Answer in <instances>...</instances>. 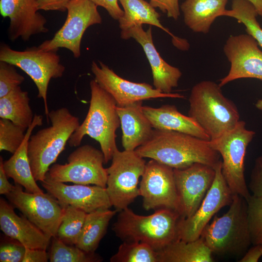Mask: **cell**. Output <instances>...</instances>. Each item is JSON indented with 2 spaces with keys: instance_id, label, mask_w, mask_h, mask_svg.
Masks as SVG:
<instances>
[{
  "instance_id": "obj_21",
  "label": "cell",
  "mask_w": 262,
  "mask_h": 262,
  "mask_svg": "<svg viewBox=\"0 0 262 262\" xmlns=\"http://www.w3.org/2000/svg\"><path fill=\"white\" fill-rule=\"evenodd\" d=\"M0 227L6 236L25 247L46 250L49 244L50 237L23 214L17 215L14 207L2 198L0 199Z\"/></svg>"
},
{
  "instance_id": "obj_34",
  "label": "cell",
  "mask_w": 262,
  "mask_h": 262,
  "mask_svg": "<svg viewBox=\"0 0 262 262\" xmlns=\"http://www.w3.org/2000/svg\"><path fill=\"white\" fill-rule=\"evenodd\" d=\"M27 130L9 119L0 118V151L14 153L23 142Z\"/></svg>"
},
{
  "instance_id": "obj_38",
  "label": "cell",
  "mask_w": 262,
  "mask_h": 262,
  "mask_svg": "<svg viewBox=\"0 0 262 262\" xmlns=\"http://www.w3.org/2000/svg\"><path fill=\"white\" fill-rule=\"evenodd\" d=\"M249 188L253 195L262 197V156L255 161L251 174Z\"/></svg>"
},
{
  "instance_id": "obj_5",
  "label": "cell",
  "mask_w": 262,
  "mask_h": 262,
  "mask_svg": "<svg viewBox=\"0 0 262 262\" xmlns=\"http://www.w3.org/2000/svg\"><path fill=\"white\" fill-rule=\"evenodd\" d=\"M51 125L31 135L28 153L35 180L42 181L50 165L65 149L66 144L80 125L78 117L66 107L50 111L48 119Z\"/></svg>"
},
{
  "instance_id": "obj_39",
  "label": "cell",
  "mask_w": 262,
  "mask_h": 262,
  "mask_svg": "<svg viewBox=\"0 0 262 262\" xmlns=\"http://www.w3.org/2000/svg\"><path fill=\"white\" fill-rule=\"evenodd\" d=\"M179 0H149V3L154 8H158L169 18L177 20L180 16Z\"/></svg>"
},
{
  "instance_id": "obj_16",
  "label": "cell",
  "mask_w": 262,
  "mask_h": 262,
  "mask_svg": "<svg viewBox=\"0 0 262 262\" xmlns=\"http://www.w3.org/2000/svg\"><path fill=\"white\" fill-rule=\"evenodd\" d=\"M178 197L179 213L182 218L191 216L199 207L215 176L213 167L200 163L183 168H174Z\"/></svg>"
},
{
  "instance_id": "obj_24",
  "label": "cell",
  "mask_w": 262,
  "mask_h": 262,
  "mask_svg": "<svg viewBox=\"0 0 262 262\" xmlns=\"http://www.w3.org/2000/svg\"><path fill=\"white\" fill-rule=\"evenodd\" d=\"M42 124V115H35L20 147L9 159L3 162L7 177L12 178L15 183L23 187L26 192L32 193L43 192L33 176L28 153V143L32 133L36 126H41Z\"/></svg>"
},
{
  "instance_id": "obj_25",
  "label": "cell",
  "mask_w": 262,
  "mask_h": 262,
  "mask_svg": "<svg viewBox=\"0 0 262 262\" xmlns=\"http://www.w3.org/2000/svg\"><path fill=\"white\" fill-rule=\"evenodd\" d=\"M228 0H185L180 6L184 22L196 33L206 34L215 19L222 16Z\"/></svg>"
},
{
  "instance_id": "obj_8",
  "label": "cell",
  "mask_w": 262,
  "mask_h": 262,
  "mask_svg": "<svg viewBox=\"0 0 262 262\" xmlns=\"http://www.w3.org/2000/svg\"><path fill=\"white\" fill-rule=\"evenodd\" d=\"M255 134L240 120L232 129L209 141L210 147L222 159V173L232 194L239 195L246 201L251 195L245 180V158L247 147Z\"/></svg>"
},
{
  "instance_id": "obj_9",
  "label": "cell",
  "mask_w": 262,
  "mask_h": 262,
  "mask_svg": "<svg viewBox=\"0 0 262 262\" xmlns=\"http://www.w3.org/2000/svg\"><path fill=\"white\" fill-rule=\"evenodd\" d=\"M107 168L106 191L112 206L117 211L128 207L140 196L139 180L145 171L146 163L135 150L114 152Z\"/></svg>"
},
{
  "instance_id": "obj_41",
  "label": "cell",
  "mask_w": 262,
  "mask_h": 262,
  "mask_svg": "<svg viewBox=\"0 0 262 262\" xmlns=\"http://www.w3.org/2000/svg\"><path fill=\"white\" fill-rule=\"evenodd\" d=\"M71 0H37L39 10L65 12Z\"/></svg>"
},
{
  "instance_id": "obj_28",
  "label": "cell",
  "mask_w": 262,
  "mask_h": 262,
  "mask_svg": "<svg viewBox=\"0 0 262 262\" xmlns=\"http://www.w3.org/2000/svg\"><path fill=\"white\" fill-rule=\"evenodd\" d=\"M118 212L99 209L86 214L76 246L89 253H95L107 229L110 221Z\"/></svg>"
},
{
  "instance_id": "obj_15",
  "label": "cell",
  "mask_w": 262,
  "mask_h": 262,
  "mask_svg": "<svg viewBox=\"0 0 262 262\" xmlns=\"http://www.w3.org/2000/svg\"><path fill=\"white\" fill-rule=\"evenodd\" d=\"M99 65L95 61L91 64V70L95 81L115 100L117 106H123L138 101L152 98H183L179 93H164L150 84L132 82L118 75L113 69L101 61Z\"/></svg>"
},
{
  "instance_id": "obj_3",
  "label": "cell",
  "mask_w": 262,
  "mask_h": 262,
  "mask_svg": "<svg viewBox=\"0 0 262 262\" xmlns=\"http://www.w3.org/2000/svg\"><path fill=\"white\" fill-rule=\"evenodd\" d=\"M215 82L202 81L194 85L189 98L188 115L208 134L216 139L232 129L240 120L237 107Z\"/></svg>"
},
{
  "instance_id": "obj_43",
  "label": "cell",
  "mask_w": 262,
  "mask_h": 262,
  "mask_svg": "<svg viewBox=\"0 0 262 262\" xmlns=\"http://www.w3.org/2000/svg\"><path fill=\"white\" fill-rule=\"evenodd\" d=\"M262 256V249L259 244L253 245L240 260V262H257Z\"/></svg>"
},
{
  "instance_id": "obj_40",
  "label": "cell",
  "mask_w": 262,
  "mask_h": 262,
  "mask_svg": "<svg viewBox=\"0 0 262 262\" xmlns=\"http://www.w3.org/2000/svg\"><path fill=\"white\" fill-rule=\"evenodd\" d=\"M98 6L104 8L113 19L118 20L124 14L118 4V0H89Z\"/></svg>"
},
{
  "instance_id": "obj_33",
  "label": "cell",
  "mask_w": 262,
  "mask_h": 262,
  "mask_svg": "<svg viewBox=\"0 0 262 262\" xmlns=\"http://www.w3.org/2000/svg\"><path fill=\"white\" fill-rule=\"evenodd\" d=\"M111 262H158V252L147 244L123 242Z\"/></svg>"
},
{
  "instance_id": "obj_42",
  "label": "cell",
  "mask_w": 262,
  "mask_h": 262,
  "mask_svg": "<svg viewBox=\"0 0 262 262\" xmlns=\"http://www.w3.org/2000/svg\"><path fill=\"white\" fill-rule=\"evenodd\" d=\"M49 255L45 249L26 247L22 262H47Z\"/></svg>"
},
{
  "instance_id": "obj_46",
  "label": "cell",
  "mask_w": 262,
  "mask_h": 262,
  "mask_svg": "<svg viewBox=\"0 0 262 262\" xmlns=\"http://www.w3.org/2000/svg\"><path fill=\"white\" fill-rule=\"evenodd\" d=\"M256 107L262 111V99H259L255 104Z\"/></svg>"
},
{
  "instance_id": "obj_6",
  "label": "cell",
  "mask_w": 262,
  "mask_h": 262,
  "mask_svg": "<svg viewBox=\"0 0 262 262\" xmlns=\"http://www.w3.org/2000/svg\"><path fill=\"white\" fill-rule=\"evenodd\" d=\"M229 210L215 216L203 230L201 237L213 253L219 255L245 254L252 244L247 215V203L233 195Z\"/></svg>"
},
{
  "instance_id": "obj_44",
  "label": "cell",
  "mask_w": 262,
  "mask_h": 262,
  "mask_svg": "<svg viewBox=\"0 0 262 262\" xmlns=\"http://www.w3.org/2000/svg\"><path fill=\"white\" fill-rule=\"evenodd\" d=\"M3 159L0 157V194L7 195L12 192L15 187V185L11 184L7 179V177L4 172L3 167Z\"/></svg>"
},
{
  "instance_id": "obj_14",
  "label": "cell",
  "mask_w": 262,
  "mask_h": 262,
  "mask_svg": "<svg viewBox=\"0 0 262 262\" xmlns=\"http://www.w3.org/2000/svg\"><path fill=\"white\" fill-rule=\"evenodd\" d=\"M141 177L140 196L146 210L167 208L179 213L174 168L151 159L146 163Z\"/></svg>"
},
{
  "instance_id": "obj_31",
  "label": "cell",
  "mask_w": 262,
  "mask_h": 262,
  "mask_svg": "<svg viewBox=\"0 0 262 262\" xmlns=\"http://www.w3.org/2000/svg\"><path fill=\"white\" fill-rule=\"evenodd\" d=\"M86 214L70 205L64 207L56 236L67 245L75 246Z\"/></svg>"
},
{
  "instance_id": "obj_1",
  "label": "cell",
  "mask_w": 262,
  "mask_h": 262,
  "mask_svg": "<svg viewBox=\"0 0 262 262\" xmlns=\"http://www.w3.org/2000/svg\"><path fill=\"white\" fill-rule=\"evenodd\" d=\"M205 140L185 133L154 129L150 139L135 151L141 157L156 160L173 168L200 163L215 169L219 153Z\"/></svg>"
},
{
  "instance_id": "obj_10",
  "label": "cell",
  "mask_w": 262,
  "mask_h": 262,
  "mask_svg": "<svg viewBox=\"0 0 262 262\" xmlns=\"http://www.w3.org/2000/svg\"><path fill=\"white\" fill-rule=\"evenodd\" d=\"M64 164H55L49 167L46 176L52 180L75 184H94L106 188V168L101 150L84 145L72 152Z\"/></svg>"
},
{
  "instance_id": "obj_26",
  "label": "cell",
  "mask_w": 262,
  "mask_h": 262,
  "mask_svg": "<svg viewBox=\"0 0 262 262\" xmlns=\"http://www.w3.org/2000/svg\"><path fill=\"white\" fill-rule=\"evenodd\" d=\"M121 4L124 14L118 21L121 30L129 28L135 24H147L162 29L170 35L176 43V46L183 49L186 41L175 37L168 29L165 28L160 20V15L149 2L145 0H118Z\"/></svg>"
},
{
  "instance_id": "obj_47",
  "label": "cell",
  "mask_w": 262,
  "mask_h": 262,
  "mask_svg": "<svg viewBox=\"0 0 262 262\" xmlns=\"http://www.w3.org/2000/svg\"><path fill=\"white\" fill-rule=\"evenodd\" d=\"M258 244H259L262 247V240H261V241Z\"/></svg>"
},
{
  "instance_id": "obj_19",
  "label": "cell",
  "mask_w": 262,
  "mask_h": 262,
  "mask_svg": "<svg viewBox=\"0 0 262 262\" xmlns=\"http://www.w3.org/2000/svg\"><path fill=\"white\" fill-rule=\"evenodd\" d=\"M37 0H0V13L8 17V38L27 41L33 35L46 33L47 20L38 12Z\"/></svg>"
},
{
  "instance_id": "obj_13",
  "label": "cell",
  "mask_w": 262,
  "mask_h": 262,
  "mask_svg": "<svg viewBox=\"0 0 262 262\" xmlns=\"http://www.w3.org/2000/svg\"><path fill=\"white\" fill-rule=\"evenodd\" d=\"M215 170L213 183L198 208L191 216L180 218L177 226V240L190 242L199 238L213 216L231 203L233 194L222 173V160Z\"/></svg>"
},
{
  "instance_id": "obj_17",
  "label": "cell",
  "mask_w": 262,
  "mask_h": 262,
  "mask_svg": "<svg viewBox=\"0 0 262 262\" xmlns=\"http://www.w3.org/2000/svg\"><path fill=\"white\" fill-rule=\"evenodd\" d=\"M258 45L248 34L229 37L223 51L230 67L228 74L220 80L219 85L221 87L242 78L262 80V51Z\"/></svg>"
},
{
  "instance_id": "obj_18",
  "label": "cell",
  "mask_w": 262,
  "mask_h": 262,
  "mask_svg": "<svg viewBox=\"0 0 262 262\" xmlns=\"http://www.w3.org/2000/svg\"><path fill=\"white\" fill-rule=\"evenodd\" d=\"M121 38L134 39L142 47L150 65L154 87L164 93H172L182 76L181 71L167 63L161 57L153 43L152 27L145 31L142 24H135L121 30Z\"/></svg>"
},
{
  "instance_id": "obj_7",
  "label": "cell",
  "mask_w": 262,
  "mask_h": 262,
  "mask_svg": "<svg viewBox=\"0 0 262 262\" xmlns=\"http://www.w3.org/2000/svg\"><path fill=\"white\" fill-rule=\"evenodd\" d=\"M58 50H45L38 47L27 48L24 50L13 49L1 43L0 61L10 63L25 72L33 81L37 90V97L43 99L45 113L48 119L49 113L47 93L51 79L61 78L65 71L61 63Z\"/></svg>"
},
{
  "instance_id": "obj_23",
  "label": "cell",
  "mask_w": 262,
  "mask_h": 262,
  "mask_svg": "<svg viewBox=\"0 0 262 262\" xmlns=\"http://www.w3.org/2000/svg\"><path fill=\"white\" fill-rule=\"evenodd\" d=\"M142 109L154 129L179 131L210 140L208 134L192 118L180 113L174 105L158 108L143 106Z\"/></svg>"
},
{
  "instance_id": "obj_4",
  "label": "cell",
  "mask_w": 262,
  "mask_h": 262,
  "mask_svg": "<svg viewBox=\"0 0 262 262\" xmlns=\"http://www.w3.org/2000/svg\"><path fill=\"white\" fill-rule=\"evenodd\" d=\"M180 217L177 211L167 208L157 209L145 216L127 207L120 211L113 230L123 242L145 243L158 251L177 240Z\"/></svg>"
},
{
  "instance_id": "obj_12",
  "label": "cell",
  "mask_w": 262,
  "mask_h": 262,
  "mask_svg": "<svg viewBox=\"0 0 262 262\" xmlns=\"http://www.w3.org/2000/svg\"><path fill=\"white\" fill-rule=\"evenodd\" d=\"M5 196L14 207L45 234L51 238L56 236L64 207L54 196L49 193L25 192L17 183Z\"/></svg>"
},
{
  "instance_id": "obj_29",
  "label": "cell",
  "mask_w": 262,
  "mask_h": 262,
  "mask_svg": "<svg viewBox=\"0 0 262 262\" xmlns=\"http://www.w3.org/2000/svg\"><path fill=\"white\" fill-rule=\"evenodd\" d=\"M30 101L28 92L17 86L0 98V117L9 119L27 129L34 116Z\"/></svg>"
},
{
  "instance_id": "obj_35",
  "label": "cell",
  "mask_w": 262,
  "mask_h": 262,
  "mask_svg": "<svg viewBox=\"0 0 262 262\" xmlns=\"http://www.w3.org/2000/svg\"><path fill=\"white\" fill-rule=\"evenodd\" d=\"M247 203V215L251 242L258 244L262 240V197L251 195Z\"/></svg>"
},
{
  "instance_id": "obj_11",
  "label": "cell",
  "mask_w": 262,
  "mask_h": 262,
  "mask_svg": "<svg viewBox=\"0 0 262 262\" xmlns=\"http://www.w3.org/2000/svg\"><path fill=\"white\" fill-rule=\"evenodd\" d=\"M66 21L53 37L43 42L38 47L45 50L65 48L74 57L81 56V45L86 30L102 22L98 6L89 0H71L66 7Z\"/></svg>"
},
{
  "instance_id": "obj_36",
  "label": "cell",
  "mask_w": 262,
  "mask_h": 262,
  "mask_svg": "<svg viewBox=\"0 0 262 262\" xmlns=\"http://www.w3.org/2000/svg\"><path fill=\"white\" fill-rule=\"evenodd\" d=\"M15 66L0 61V98L19 86L25 78L16 70Z\"/></svg>"
},
{
  "instance_id": "obj_30",
  "label": "cell",
  "mask_w": 262,
  "mask_h": 262,
  "mask_svg": "<svg viewBox=\"0 0 262 262\" xmlns=\"http://www.w3.org/2000/svg\"><path fill=\"white\" fill-rule=\"evenodd\" d=\"M258 15L255 7L249 0H232L231 9H226L222 16L233 17L243 23L247 34L262 48V28L257 19Z\"/></svg>"
},
{
  "instance_id": "obj_20",
  "label": "cell",
  "mask_w": 262,
  "mask_h": 262,
  "mask_svg": "<svg viewBox=\"0 0 262 262\" xmlns=\"http://www.w3.org/2000/svg\"><path fill=\"white\" fill-rule=\"evenodd\" d=\"M41 183L63 207L70 205L88 213L112 206L106 188L95 185H67L52 180L46 176Z\"/></svg>"
},
{
  "instance_id": "obj_2",
  "label": "cell",
  "mask_w": 262,
  "mask_h": 262,
  "mask_svg": "<svg viewBox=\"0 0 262 262\" xmlns=\"http://www.w3.org/2000/svg\"><path fill=\"white\" fill-rule=\"evenodd\" d=\"M91 98L86 116L71 135L68 143L70 147H78L84 136L88 135L100 145L104 164L112 160L118 148L116 131L120 121L113 97L95 79L90 83Z\"/></svg>"
},
{
  "instance_id": "obj_37",
  "label": "cell",
  "mask_w": 262,
  "mask_h": 262,
  "mask_svg": "<svg viewBox=\"0 0 262 262\" xmlns=\"http://www.w3.org/2000/svg\"><path fill=\"white\" fill-rule=\"evenodd\" d=\"M26 247L19 242H7L1 244L0 262H22Z\"/></svg>"
},
{
  "instance_id": "obj_32",
  "label": "cell",
  "mask_w": 262,
  "mask_h": 262,
  "mask_svg": "<svg viewBox=\"0 0 262 262\" xmlns=\"http://www.w3.org/2000/svg\"><path fill=\"white\" fill-rule=\"evenodd\" d=\"M49 259L50 262H97L102 261L95 253H87L76 246L67 245L57 236L52 237Z\"/></svg>"
},
{
  "instance_id": "obj_45",
  "label": "cell",
  "mask_w": 262,
  "mask_h": 262,
  "mask_svg": "<svg viewBox=\"0 0 262 262\" xmlns=\"http://www.w3.org/2000/svg\"><path fill=\"white\" fill-rule=\"evenodd\" d=\"M255 7L258 15L262 17V0H248Z\"/></svg>"
},
{
  "instance_id": "obj_22",
  "label": "cell",
  "mask_w": 262,
  "mask_h": 262,
  "mask_svg": "<svg viewBox=\"0 0 262 262\" xmlns=\"http://www.w3.org/2000/svg\"><path fill=\"white\" fill-rule=\"evenodd\" d=\"M143 101L117 106L122 131V145L126 150H135L151 137L154 129L142 109Z\"/></svg>"
},
{
  "instance_id": "obj_27",
  "label": "cell",
  "mask_w": 262,
  "mask_h": 262,
  "mask_svg": "<svg viewBox=\"0 0 262 262\" xmlns=\"http://www.w3.org/2000/svg\"><path fill=\"white\" fill-rule=\"evenodd\" d=\"M158 262H212V252L203 238L176 240L158 251Z\"/></svg>"
}]
</instances>
